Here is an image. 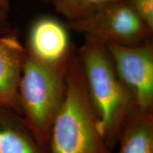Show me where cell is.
Here are the masks:
<instances>
[{
    "instance_id": "cell-3",
    "label": "cell",
    "mask_w": 153,
    "mask_h": 153,
    "mask_svg": "<svg viewBox=\"0 0 153 153\" xmlns=\"http://www.w3.org/2000/svg\"><path fill=\"white\" fill-rule=\"evenodd\" d=\"M72 55L49 62L27 51L23 68L19 87L21 116L48 152L53 124L65 97L67 71Z\"/></svg>"
},
{
    "instance_id": "cell-5",
    "label": "cell",
    "mask_w": 153,
    "mask_h": 153,
    "mask_svg": "<svg viewBox=\"0 0 153 153\" xmlns=\"http://www.w3.org/2000/svg\"><path fill=\"white\" fill-rule=\"evenodd\" d=\"M137 109L153 112V41L135 46L105 43Z\"/></svg>"
},
{
    "instance_id": "cell-12",
    "label": "cell",
    "mask_w": 153,
    "mask_h": 153,
    "mask_svg": "<svg viewBox=\"0 0 153 153\" xmlns=\"http://www.w3.org/2000/svg\"><path fill=\"white\" fill-rule=\"evenodd\" d=\"M9 0H0V11L9 12Z\"/></svg>"
},
{
    "instance_id": "cell-1",
    "label": "cell",
    "mask_w": 153,
    "mask_h": 153,
    "mask_svg": "<svg viewBox=\"0 0 153 153\" xmlns=\"http://www.w3.org/2000/svg\"><path fill=\"white\" fill-rule=\"evenodd\" d=\"M75 53L83 68L99 131L112 151L137 107L118 76L104 42L85 36L83 44Z\"/></svg>"
},
{
    "instance_id": "cell-10",
    "label": "cell",
    "mask_w": 153,
    "mask_h": 153,
    "mask_svg": "<svg viewBox=\"0 0 153 153\" xmlns=\"http://www.w3.org/2000/svg\"><path fill=\"white\" fill-rule=\"evenodd\" d=\"M68 22L79 20L108 4L120 0H48Z\"/></svg>"
},
{
    "instance_id": "cell-2",
    "label": "cell",
    "mask_w": 153,
    "mask_h": 153,
    "mask_svg": "<svg viewBox=\"0 0 153 153\" xmlns=\"http://www.w3.org/2000/svg\"><path fill=\"white\" fill-rule=\"evenodd\" d=\"M66 85L65 97L51 129L48 153H112L99 131L75 52L69 63Z\"/></svg>"
},
{
    "instance_id": "cell-6",
    "label": "cell",
    "mask_w": 153,
    "mask_h": 153,
    "mask_svg": "<svg viewBox=\"0 0 153 153\" xmlns=\"http://www.w3.org/2000/svg\"><path fill=\"white\" fill-rule=\"evenodd\" d=\"M0 11V105L21 115L19 87L27 50Z\"/></svg>"
},
{
    "instance_id": "cell-9",
    "label": "cell",
    "mask_w": 153,
    "mask_h": 153,
    "mask_svg": "<svg viewBox=\"0 0 153 153\" xmlns=\"http://www.w3.org/2000/svg\"><path fill=\"white\" fill-rule=\"evenodd\" d=\"M116 146L117 153H153V112L134 113L122 129Z\"/></svg>"
},
{
    "instance_id": "cell-7",
    "label": "cell",
    "mask_w": 153,
    "mask_h": 153,
    "mask_svg": "<svg viewBox=\"0 0 153 153\" xmlns=\"http://www.w3.org/2000/svg\"><path fill=\"white\" fill-rule=\"evenodd\" d=\"M25 46L36 58L49 62L63 60L75 52L65 26L50 16L41 17L33 22Z\"/></svg>"
},
{
    "instance_id": "cell-4",
    "label": "cell",
    "mask_w": 153,
    "mask_h": 153,
    "mask_svg": "<svg viewBox=\"0 0 153 153\" xmlns=\"http://www.w3.org/2000/svg\"><path fill=\"white\" fill-rule=\"evenodd\" d=\"M74 31L124 46H135L152 40L151 30L126 0L104 6L79 20L69 22Z\"/></svg>"
},
{
    "instance_id": "cell-11",
    "label": "cell",
    "mask_w": 153,
    "mask_h": 153,
    "mask_svg": "<svg viewBox=\"0 0 153 153\" xmlns=\"http://www.w3.org/2000/svg\"><path fill=\"white\" fill-rule=\"evenodd\" d=\"M153 30V0H126Z\"/></svg>"
},
{
    "instance_id": "cell-8",
    "label": "cell",
    "mask_w": 153,
    "mask_h": 153,
    "mask_svg": "<svg viewBox=\"0 0 153 153\" xmlns=\"http://www.w3.org/2000/svg\"><path fill=\"white\" fill-rule=\"evenodd\" d=\"M0 153H48L25 124L20 114L0 105Z\"/></svg>"
}]
</instances>
